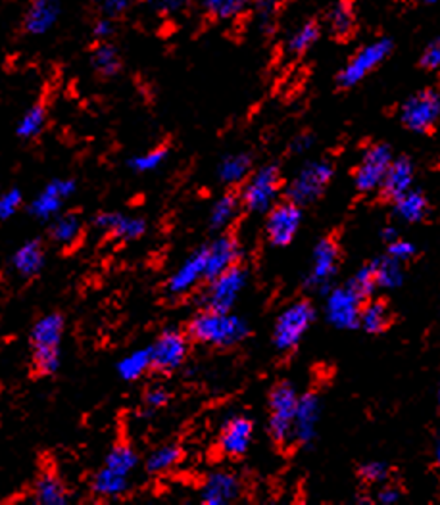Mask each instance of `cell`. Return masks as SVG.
<instances>
[{"instance_id": "obj_1", "label": "cell", "mask_w": 440, "mask_h": 505, "mask_svg": "<svg viewBox=\"0 0 440 505\" xmlns=\"http://www.w3.org/2000/svg\"><path fill=\"white\" fill-rule=\"evenodd\" d=\"M187 333L196 343L229 348L242 343L248 336L250 328L239 315L204 308L200 313L192 317Z\"/></svg>"}, {"instance_id": "obj_2", "label": "cell", "mask_w": 440, "mask_h": 505, "mask_svg": "<svg viewBox=\"0 0 440 505\" xmlns=\"http://www.w3.org/2000/svg\"><path fill=\"white\" fill-rule=\"evenodd\" d=\"M64 317L49 313L31 328L33 363L41 375H52L60 367V343L64 335Z\"/></svg>"}, {"instance_id": "obj_3", "label": "cell", "mask_w": 440, "mask_h": 505, "mask_svg": "<svg viewBox=\"0 0 440 505\" xmlns=\"http://www.w3.org/2000/svg\"><path fill=\"white\" fill-rule=\"evenodd\" d=\"M392 49H395V43H392L389 37H379L372 43L364 44L339 72L337 77L339 85L342 89H352L356 85H360L369 74L375 72V69L387 60Z\"/></svg>"}, {"instance_id": "obj_4", "label": "cell", "mask_w": 440, "mask_h": 505, "mask_svg": "<svg viewBox=\"0 0 440 505\" xmlns=\"http://www.w3.org/2000/svg\"><path fill=\"white\" fill-rule=\"evenodd\" d=\"M298 394L293 384H277L270 394V434L275 442H288L293 438V425L298 407Z\"/></svg>"}, {"instance_id": "obj_5", "label": "cell", "mask_w": 440, "mask_h": 505, "mask_svg": "<svg viewBox=\"0 0 440 505\" xmlns=\"http://www.w3.org/2000/svg\"><path fill=\"white\" fill-rule=\"evenodd\" d=\"M316 312L311 308L310 302H295L293 305L279 315V320L275 323L273 331V343L277 350L287 351L296 348V344L302 340L310 325L314 323Z\"/></svg>"}, {"instance_id": "obj_6", "label": "cell", "mask_w": 440, "mask_h": 505, "mask_svg": "<svg viewBox=\"0 0 440 505\" xmlns=\"http://www.w3.org/2000/svg\"><path fill=\"white\" fill-rule=\"evenodd\" d=\"M277 193H279V170L275 166H263L252 175L240 194V202L254 214H263L271 209Z\"/></svg>"}, {"instance_id": "obj_7", "label": "cell", "mask_w": 440, "mask_h": 505, "mask_svg": "<svg viewBox=\"0 0 440 505\" xmlns=\"http://www.w3.org/2000/svg\"><path fill=\"white\" fill-rule=\"evenodd\" d=\"M440 115V95L433 89L415 92L404 102L400 110V120L410 131L425 133L436 123Z\"/></svg>"}, {"instance_id": "obj_8", "label": "cell", "mask_w": 440, "mask_h": 505, "mask_svg": "<svg viewBox=\"0 0 440 505\" xmlns=\"http://www.w3.org/2000/svg\"><path fill=\"white\" fill-rule=\"evenodd\" d=\"M245 285H247L245 269H240L239 265L229 267L227 272L210 280V287H208L204 295V308L216 312H231Z\"/></svg>"}, {"instance_id": "obj_9", "label": "cell", "mask_w": 440, "mask_h": 505, "mask_svg": "<svg viewBox=\"0 0 440 505\" xmlns=\"http://www.w3.org/2000/svg\"><path fill=\"white\" fill-rule=\"evenodd\" d=\"M333 178V168L327 162H311L300 171L295 181L288 186V201L298 206L311 204L326 191Z\"/></svg>"}, {"instance_id": "obj_10", "label": "cell", "mask_w": 440, "mask_h": 505, "mask_svg": "<svg viewBox=\"0 0 440 505\" xmlns=\"http://www.w3.org/2000/svg\"><path fill=\"white\" fill-rule=\"evenodd\" d=\"M150 350V366L154 371L169 373L176 371L183 366L185 358L189 354V340L183 333L176 331V328H168L161 333Z\"/></svg>"}, {"instance_id": "obj_11", "label": "cell", "mask_w": 440, "mask_h": 505, "mask_svg": "<svg viewBox=\"0 0 440 505\" xmlns=\"http://www.w3.org/2000/svg\"><path fill=\"white\" fill-rule=\"evenodd\" d=\"M364 298L350 287L333 288L327 295L326 315L331 325L337 328H354L360 325Z\"/></svg>"}, {"instance_id": "obj_12", "label": "cell", "mask_w": 440, "mask_h": 505, "mask_svg": "<svg viewBox=\"0 0 440 505\" xmlns=\"http://www.w3.org/2000/svg\"><path fill=\"white\" fill-rule=\"evenodd\" d=\"M300 223H302L300 206L288 201L271 208L268 223H265V233H268V239L273 246H287L296 237Z\"/></svg>"}, {"instance_id": "obj_13", "label": "cell", "mask_w": 440, "mask_h": 505, "mask_svg": "<svg viewBox=\"0 0 440 505\" xmlns=\"http://www.w3.org/2000/svg\"><path fill=\"white\" fill-rule=\"evenodd\" d=\"M390 163H392V152L387 145H375L369 148L364 154L360 168H358L356 173L358 189L369 193L379 189V186H383Z\"/></svg>"}, {"instance_id": "obj_14", "label": "cell", "mask_w": 440, "mask_h": 505, "mask_svg": "<svg viewBox=\"0 0 440 505\" xmlns=\"http://www.w3.org/2000/svg\"><path fill=\"white\" fill-rule=\"evenodd\" d=\"M206 256L208 249H199L185 260L176 273L168 280V292L171 296H183L192 290L200 279H206Z\"/></svg>"}, {"instance_id": "obj_15", "label": "cell", "mask_w": 440, "mask_h": 505, "mask_svg": "<svg viewBox=\"0 0 440 505\" xmlns=\"http://www.w3.org/2000/svg\"><path fill=\"white\" fill-rule=\"evenodd\" d=\"M75 181L74 179H54L44 186L43 193L35 198L29 211L37 219H51L54 217L62 208V202L67 201L69 196L75 193Z\"/></svg>"}, {"instance_id": "obj_16", "label": "cell", "mask_w": 440, "mask_h": 505, "mask_svg": "<svg viewBox=\"0 0 440 505\" xmlns=\"http://www.w3.org/2000/svg\"><path fill=\"white\" fill-rule=\"evenodd\" d=\"M339 262V249L333 241H321L314 250V260H311V269L308 275V287L326 290L333 275L337 273Z\"/></svg>"}, {"instance_id": "obj_17", "label": "cell", "mask_w": 440, "mask_h": 505, "mask_svg": "<svg viewBox=\"0 0 440 505\" xmlns=\"http://www.w3.org/2000/svg\"><path fill=\"white\" fill-rule=\"evenodd\" d=\"M252 434H254V425L248 417L235 415L225 421V425L219 434V448L225 455L239 457L242 454H247L252 444Z\"/></svg>"}, {"instance_id": "obj_18", "label": "cell", "mask_w": 440, "mask_h": 505, "mask_svg": "<svg viewBox=\"0 0 440 505\" xmlns=\"http://www.w3.org/2000/svg\"><path fill=\"white\" fill-rule=\"evenodd\" d=\"M319 417H321L319 398L316 394H304L298 400L295 425H293V438L300 444H310L316 438Z\"/></svg>"}, {"instance_id": "obj_19", "label": "cell", "mask_w": 440, "mask_h": 505, "mask_svg": "<svg viewBox=\"0 0 440 505\" xmlns=\"http://www.w3.org/2000/svg\"><path fill=\"white\" fill-rule=\"evenodd\" d=\"M208 249V256H206V280H212L217 275H222L224 272H227L229 267L237 265L239 260V244L233 237H219L217 241H214Z\"/></svg>"}, {"instance_id": "obj_20", "label": "cell", "mask_w": 440, "mask_h": 505, "mask_svg": "<svg viewBox=\"0 0 440 505\" xmlns=\"http://www.w3.org/2000/svg\"><path fill=\"white\" fill-rule=\"evenodd\" d=\"M92 223H95L98 229L112 234L114 239H120V241H137V239H141L146 231L145 219L122 216V214H115V211H102V214H98Z\"/></svg>"}, {"instance_id": "obj_21", "label": "cell", "mask_w": 440, "mask_h": 505, "mask_svg": "<svg viewBox=\"0 0 440 505\" xmlns=\"http://www.w3.org/2000/svg\"><path fill=\"white\" fill-rule=\"evenodd\" d=\"M240 494V483L233 473L217 471L206 478L202 486V503L206 505H227L235 501Z\"/></svg>"}, {"instance_id": "obj_22", "label": "cell", "mask_w": 440, "mask_h": 505, "mask_svg": "<svg viewBox=\"0 0 440 505\" xmlns=\"http://www.w3.org/2000/svg\"><path fill=\"white\" fill-rule=\"evenodd\" d=\"M60 18L58 0H31L26 14V31L31 35L49 33Z\"/></svg>"}, {"instance_id": "obj_23", "label": "cell", "mask_w": 440, "mask_h": 505, "mask_svg": "<svg viewBox=\"0 0 440 505\" xmlns=\"http://www.w3.org/2000/svg\"><path fill=\"white\" fill-rule=\"evenodd\" d=\"M412 183H413V166L412 162L406 158L400 160H392L390 168L385 175L383 181V191L387 196L397 198L406 194L408 191H412Z\"/></svg>"}, {"instance_id": "obj_24", "label": "cell", "mask_w": 440, "mask_h": 505, "mask_svg": "<svg viewBox=\"0 0 440 505\" xmlns=\"http://www.w3.org/2000/svg\"><path fill=\"white\" fill-rule=\"evenodd\" d=\"M131 477H125L114 469L102 465L92 478V492L100 498H118L130 490Z\"/></svg>"}, {"instance_id": "obj_25", "label": "cell", "mask_w": 440, "mask_h": 505, "mask_svg": "<svg viewBox=\"0 0 440 505\" xmlns=\"http://www.w3.org/2000/svg\"><path fill=\"white\" fill-rule=\"evenodd\" d=\"M14 269L21 277H35L44 265V249L39 241H29L16 250L12 257Z\"/></svg>"}, {"instance_id": "obj_26", "label": "cell", "mask_w": 440, "mask_h": 505, "mask_svg": "<svg viewBox=\"0 0 440 505\" xmlns=\"http://www.w3.org/2000/svg\"><path fill=\"white\" fill-rule=\"evenodd\" d=\"M35 501L41 505L67 503V492L60 478L52 471H44L35 483Z\"/></svg>"}, {"instance_id": "obj_27", "label": "cell", "mask_w": 440, "mask_h": 505, "mask_svg": "<svg viewBox=\"0 0 440 505\" xmlns=\"http://www.w3.org/2000/svg\"><path fill=\"white\" fill-rule=\"evenodd\" d=\"M319 35H321V28H319L318 21L308 20L304 23H300V26L291 33V37H288V41H287V51L291 54H296V56L304 54L318 43Z\"/></svg>"}, {"instance_id": "obj_28", "label": "cell", "mask_w": 440, "mask_h": 505, "mask_svg": "<svg viewBox=\"0 0 440 505\" xmlns=\"http://www.w3.org/2000/svg\"><path fill=\"white\" fill-rule=\"evenodd\" d=\"M181 460V448L176 444H164L156 448L154 452H150L145 467L150 475H160V473H166L169 469L176 467Z\"/></svg>"}, {"instance_id": "obj_29", "label": "cell", "mask_w": 440, "mask_h": 505, "mask_svg": "<svg viewBox=\"0 0 440 505\" xmlns=\"http://www.w3.org/2000/svg\"><path fill=\"white\" fill-rule=\"evenodd\" d=\"M252 168V158L248 154H231L219 163V179L227 185H235L248 178Z\"/></svg>"}, {"instance_id": "obj_30", "label": "cell", "mask_w": 440, "mask_h": 505, "mask_svg": "<svg viewBox=\"0 0 440 505\" xmlns=\"http://www.w3.org/2000/svg\"><path fill=\"white\" fill-rule=\"evenodd\" d=\"M397 216L408 223L421 221L427 214V198L418 191H408L397 198Z\"/></svg>"}, {"instance_id": "obj_31", "label": "cell", "mask_w": 440, "mask_h": 505, "mask_svg": "<svg viewBox=\"0 0 440 505\" xmlns=\"http://www.w3.org/2000/svg\"><path fill=\"white\" fill-rule=\"evenodd\" d=\"M118 375L123 381H137L141 375H145L148 369H153L150 366V350H135L130 356H125L118 361Z\"/></svg>"}, {"instance_id": "obj_32", "label": "cell", "mask_w": 440, "mask_h": 505, "mask_svg": "<svg viewBox=\"0 0 440 505\" xmlns=\"http://www.w3.org/2000/svg\"><path fill=\"white\" fill-rule=\"evenodd\" d=\"M373 273H375V280L379 288H397L402 285L404 280V273L400 262H397L395 257H381V260L372 264Z\"/></svg>"}, {"instance_id": "obj_33", "label": "cell", "mask_w": 440, "mask_h": 505, "mask_svg": "<svg viewBox=\"0 0 440 505\" xmlns=\"http://www.w3.org/2000/svg\"><path fill=\"white\" fill-rule=\"evenodd\" d=\"M137 463H138V455L130 444H115L110 454L106 455V462H104V465L125 477L133 475Z\"/></svg>"}, {"instance_id": "obj_34", "label": "cell", "mask_w": 440, "mask_h": 505, "mask_svg": "<svg viewBox=\"0 0 440 505\" xmlns=\"http://www.w3.org/2000/svg\"><path fill=\"white\" fill-rule=\"evenodd\" d=\"M329 28L333 31V35H337V37H349V35L354 31L356 26V14H354V8L350 3H342L334 4L329 12Z\"/></svg>"}, {"instance_id": "obj_35", "label": "cell", "mask_w": 440, "mask_h": 505, "mask_svg": "<svg viewBox=\"0 0 440 505\" xmlns=\"http://www.w3.org/2000/svg\"><path fill=\"white\" fill-rule=\"evenodd\" d=\"M239 208H240V201L235 194H224L214 204V208L210 211V227L217 229V231L227 227L229 223L237 217Z\"/></svg>"}, {"instance_id": "obj_36", "label": "cell", "mask_w": 440, "mask_h": 505, "mask_svg": "<svg viewBox=\"0 0 440 505\" xmlns=\"http://www.w3.org/2000/svg\"><path fill=\"white\" fill-rule=\"evenodd\" d=\"M81 234V219L75 214H66L58 217L51 227V237L54 242L67 246L74 244Z\"/></svg>"}, {"instance_id": "obj_37", "label": "cell", "mask_w": 440, "mask_h": 505, "mask_svg": "<svg viewBox=\"0 0 440 505\" xmlns=\"http://www.w3.org/2000/svg\"><path fill=\"white\" fill-rule=\"evenodd\" d=\"M92 67L97 69V72L104 77H112L120 72L122 67V60H120V54L118 51L114 49L112 44L102 43L97 46L95 54H92Z\"/></svg>"}, {"instance_id": "obj_38", "label": "cell", "mask_w": 440, "mask_h": 505, "mask_svg": "<svg viewBox=\"0 0 440 505\" xmlns=\"http://www.w3.org/2000/svg\"><path fill=\"white\" fill-rule=\"evenodd\" d=\"M387 323H389V310L385 304L369 302L367 305H364L362 315H360V325L365 328L367 333L385 331Z\"/></svg>"}, {"instance_id": "obj_39", "label": "cell", "mask_w": 440, "mask_h": 505, "mask_svg": "<svg viewBox=\"0 0 440 505\" xmlns=\"http://www.w3.org/2000/svg\"><path fill=\"white\" fill-rule=\"evenodd\" d=\"M250 3L252 0H204V8L216 20H233L242 14Z\"/></svg>"}, {"instance_id": "obj_40", "label": "cell", "mask_w": 440, "mask_h": 505, "mask_svg": "<svg viewBox=\"0 0 440 505\" xmlns=\"http://www.w3.org/2000/svg\"><path fill=\"white\" fill-rule=\"evenodd\" d=\"M44 123H46L44 108L39 104L33 106V108H29L26 114H23V117L18 123V137L26 138V140L39 137L44 129Z\"/></svg>"}, {"instance_id": "obj_41", "label": "cell", "mask_w": 440, "mask_h": 505, "mask_svg": "<svg viewBox=\"0 0 440 505\" xmlns=\"http://www.w3.org/2000/svg\"><path fill=\"white\" fill-rule=\"evenodd\" d=\"M166 158H168V148L160 146V148L145 152V154H141V156L131 158L130 166H131V170L137 171V173H148V171L158 170V168L161 166V163L166 162Z\"/></svg>"}, {"instance_id": "obj_42", "label": "cell", "mask_w": 440, "mask_h": 505, "mask_svg": "<svg viewBox=\"0 0 440 505\" xmlns=\"http://www.w3.org/2000/svg\"><path fill=\"white\" fill-rule=\"evenodd\" d=\"M350 287H352L364 300H367L369 296H372L373 292L377 290V280H375L373 267L367 265V267L360 269V272H358V273L354 275V279L350 280Z\"/></svg>"}, {"instance_id": "obj_43", "label": "cell", "mask_w": 440, "mask_h": 505, "mask_svg": "<svg viewBox=\"0 0 440 505\" xmlns=\"http://www.w3.org/2000/svg\"><path fill=\"white\" fill-rule=\"evenodd\" d=\"M21 202H23V196L18 189H12L4 194H0V221L16 216L18 209L21 208Z\"/></svg>"}, {"instance_id": "obj_44", "label": "cell", "mask_w": 440, "mask_h": 505, "mask_svg": "<svg viewBox=\"0 0 440 505\" xmlns=\"http://www.w3.org/2000/svg\"><path fill=\"white\" fill-rule=\"evenodd\" d=\"M420 64L429 72H440V35L425 46Z\"/></svg>"}, {"instance_id": "obj_45", "label": "cell", "mask_w": 440, "mask_h": 505, "mask_svg": "<svg viewBox=\"0 0 440 505\" xmlns=\"http://www.w3.org/2000/svg\"><path fill=\"white\" fill-rule=\"evenodd\" d=\"M389 256L395 257L397 262L404 264V262H408L410 257L415 256V246L412 242H408V241L397 239V241L389 242Z\"/></svg>"}, {"instance_id": "obj_46", "label": "cell", "mask_w": 440, "mask_h": 505, "mask_svg": "<svg viewBox=\"0 0 440 505\" xmlns=\"http://www.w3.org/2000/svg\"><path fill=\"white\" fill-rule=\"evenodd\" d=\"M387 473H389L387 465L381 462H369L362 467V477L369 480V483H381V480L387 478Z\"/></svg>"}, {"instance_id": "obj_47", "label": "cell", "mask_w": 440, "mask_h": 505, "mask_svg": "<svg viewBox=\"0 0 440 505\" xmlns=\"http://www.w3.org/2000/svg\"><path fill=\"white\" fill-rule=\"evenodd\" d=\"M169 402V392L166 389H161V386H154V389H150L145 394V404L150 409H160L164 407Z\"/></svg>"}, {"instance_id": "obj_48", "label": "cell", "mask_w": 440, "mask_h": 505, "mask_svg": "<svg viewBox=\"0 0 440 505\" xmlns=\"http://www.w3.org/2000/svg\"><path fill=\"white\" fill-rule=\"evenodd\" d=\"M145 3L158 12H166V14H176L189 4V0H145Z\"/></svg>"}, {"instance_id": "obj_49", "label": "cell", "mask_w": 440, "mask_h": 505, "mask_svg": "<svg viewBox=\"0 0 440 505\" xmlns=\"http://www.w3.org/2000/svg\"><path fill=\"white\" fill-rule=\"evenodd\" d=\"M135 0H102V12L104 16H122L123 12H127L131 8V4Z\"/></svg>"}, {"instance_id": "obj_50", "label": "cell", "mask_w": 440, "mask_h": 505, "mask_svg": "<svg viewBox=\"0 0 440 505\" xmlns=\"http://www.w3.org/2000/svg\"><path fill=\"white\" fill-rule=\"evenodd\" d=\"M92 33H95V37L97 39H108L110 35L114 33V26H112V21L106 20V18H102L95 23V29H92Z\"/></svg>"}, {"instance_id": "obj_51", "label": "cell", "mask_w": 440, "mask_h": 505, "mask_svg": "<svg viewBox=\"0 0 440 505\" xmlns=\"http://www.w3.org/2000/svg\"><path fill=\"white\" fill-rule=\"evenodd\" d=\"M281 0H254V4H256V10L260 12V16L265 20V18H270L275 8L279 6Z\"/></svg>"}, {"instance_id": "obj_52", "label": "cell", "mask_w": 440, "mask_h": 505, "mask_svg": "<svg viewBox=\"0 0 440 505\" xmlns=\"http://www.w3.org/2000/svg\"><path fill=\"white\" fill-rule=\"evenodd\" d=\"M311 145H314V138H311L310 135H300V137L295 138L293 150H295V152H306Z\"/></svg>"}, {"instance_id": "obj_53", "label": "cell", "mask_w": 440, "mask_h": 505, "mask_svg": "<svg viewBox=\"0 0 440 505\" xmlns=\"http://www.w3.org/2000/svg\"><path fill=\"white\" fill-rule=\"evenodd\" d=\"M400 498L398 492L395 488H385L383 492L379 494V503H385V505H390V503H397Z\"/></svg>"}, {"instance_id": "obj_54", "label": "cell", "mask_w": 440, "mask_h": 505, "mask_svg": "<svg viewBox=\"0 0 440 505\" xmlns=\"http://www.w3.org/2000/svg\"><path fill=\"white\" fill-rule=\"evenodd\" d=\"M385 239H387V242L397 241V231H395V229H387V231H385Z\"/></svg>"}, {"instance_id": "obj_55", "label": "cell", "mask_w": 440, "mask_h": 505, "mask_svg": "<svg viewBox=\"0 0 440 505\" xmlns=\"http://www.w3.org/2000/svg\"><path fill=\"white\" fill-rule=\"evenodd\" d=\"M435 457H436V463L440 465V442L436 444V448H435Z\"/></svg>"}, {"instance_id": "obj_56", "label": "cell", "mask_w": 440, "mask_h": 505, "mask_svg": "<svg viewBox=\"0 0 440 505\" xmlns=\"http://www.w3.org/2000/svg\"><path fill=\"white\" fill-rule=\"evenodd\" d=\"M421 3H423V4H427V6H433V4H438L440 0H421Z\"/></svg>"}, {"instance_id": "obj_57", "label": "cell", "mask_w": 440, "mask_h": 505, "mask_svg": "<svg viewBox=\"0 0 440 505\" xmlns=\"http://www.w3.org/2000/svg\"><path fill=\"white\" fill-rule=\"evenodd\" d=\"M438 404H440V389H438Z\"/></svg>"}]
</instances>
